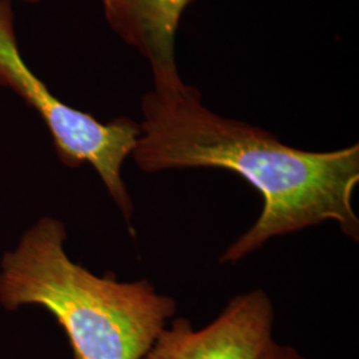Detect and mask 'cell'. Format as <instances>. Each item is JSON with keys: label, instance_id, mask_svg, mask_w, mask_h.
I'll return each instance as SVG.
<instances>
[{"label": "cell", "instance_id": "obj_4", "mask_svg": "<svg viewBox=\"0 0 359 359\" xmlns=\"http://www.w3.org/2000/svg\"><path fill=\"white\" fill-rule=\"evenodd\" d=\"M274 306L262 289L233 297L201 329L176 318L142 359H258L273 338Z\"/></svg>", "mask_w": 359, "mask_h": 359}, {"label": "cell", "instance_id": "obj_2", "mask_svg": "<svg viewBox=\"0 0 359 359\" xmlns=\"http://www.w3.org/2000/svg\"><path fill=\"white\" fill-rule=\"evenodd\" d=\"M63 222L44 217L6 253L0 302L46 309L63 329L74 359H142L168 326L177 302L149 280L97 277L67 256Z\"/></svg>", "mask_w": 359, "mask_h": 359}, {"label": "cell", "instance_id": "obj_1", "mask_svg": "<svg viewBox=\"0 0 359 359\" xmlns=\"http://www.w3.org/2000/svg\"><path fill=\"white\" fill-rule=\"evenodd\" d=\"M140 137L132 154L144 173L224 169L262 196L256 222L219 257L237 264L276 237L335 222L358 243L353 197L359 184L358 142L313 152L283 144L268 130L218 115L181 76L154 81L142 99Z\"/></svg>", "mask_w": 359, "mask_h": 359}, {"label": "cell", "instance_id": "obj_7", "mask_svg": "<svg viewBox=\"0 0 359 359\" xmlns=\"http://www.w3.org/2000/svg\"><path fill=\"white\" fill-rule=\"evenodd\" d=\"M18 1H23V3H27V4H36V3H40L41 0H18Z\"/></svg>", "mask_w": 359, "mask_h": 359}, {"label": "cell", "instance_id": "obj_3", "mask_svg": "<svg viewBox=\"0 0 359 359\" xmlns=\"http://www.w3.org/2000/svg\"><path fill=\"white\" fill-rule=\"evenodd\" d=\"M0 86L13 90L40 116L65 165H92L133 234V201L121 177V169L136 148L140 124L124 116L102 123L57 99L22 56L13 0H0Z\"/></svg>", "mask_w": 359, "mask_h": 359}, {"label": "cell", "instance_id": "obj_6", "mask_svg": "<svg viewBox=\"0 0 359 359\" xmlns=\"http://www.w3.org/2000/svg\"><path fill=\"white\" fill-rule=\"evenodd\" d=\"M258 359H308L299 353L294 346L271 341L266 348L261 353Z\"/></svg>", "mask_w": 359, "mask_h": 359}, {"label": "cell", "instance_id": "obj_5", "mask_svg": "<svg viewBox=\"0 0 359 359\" xmlns=\"http://www.w3.org/2000/svg\"><path fill=\"white\" fill-rule=\"evenodd\" d=\"M192 0H102L111 31L148 62L154 81L179 76L176 36Z\"/></svg>", "mask_w": 359, "mask_h": 359}]
</instances>
